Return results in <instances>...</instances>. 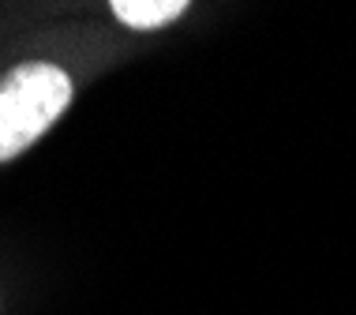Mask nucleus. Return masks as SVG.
Segmentation results:
<instances>
[{
	"mask_svg": "<svg viewBox=\"0 0 356 315\" xmlns=\"http://www.w3.org/2000/svg\"><path fill=\"white\" fill-rule=\"evenodd\" d=\"M109 12L131 31H158V26L184 15L188 4L184 0H113Z\"/></svg>",
	"mask_w": 356,
	"mask_h": 315,
	"instance_id": "f03ea898",
	"label": "nucleus"
},
{
	"mask_svg": "<svg viewBox=\"0 0 356 315\" xmlns=\"http://www.w3.org/2000/svg\"><path fill=\"white\" fill-rule=\"evenodd\" d=\"M72 105V79L56 64H19L0 75V161L34 147Z\"/></svg>",
	"mask_w": 356,
	"mask_h": 315,
	"instance_id": "f257e3e1",
	"label": "nucleus"
}]
</instances>
